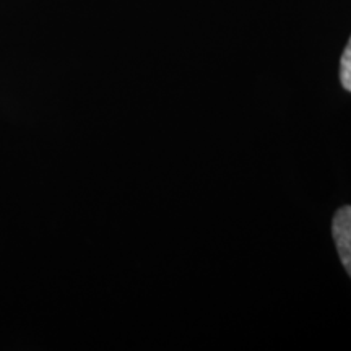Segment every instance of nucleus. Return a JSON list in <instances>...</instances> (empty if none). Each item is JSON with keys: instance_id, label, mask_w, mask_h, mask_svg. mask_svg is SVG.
<instances>
[{"instance_id": "nucleus-2", "label": "nucleus", "mask_w": 351, "mask_h": 351, "mask_svg": "<svg viewBox=\"0 0 351 351\" xmlns=\"http://www.w3.org/2000/svg\"><path fill=\"white\" fill-rule=\"evenodd\" d=\"M340 82L346 91H351V38L340 59Z\"/></svg>"}, {"instance_id": "nucleus-1", "label": "nucleus", "mask_w": 351, "mask_h": 351, "mask_svg": "<svg viewBox=\"0 0 351 351\" xmlns=\"http://www.w3.org/2000/svg\"><path fill=\"white\" fill-rule=\"evenodd\" d=\"M332 234L341 265L351 276V207H341L332 221Z\"/></svg>"}]
</instances>
